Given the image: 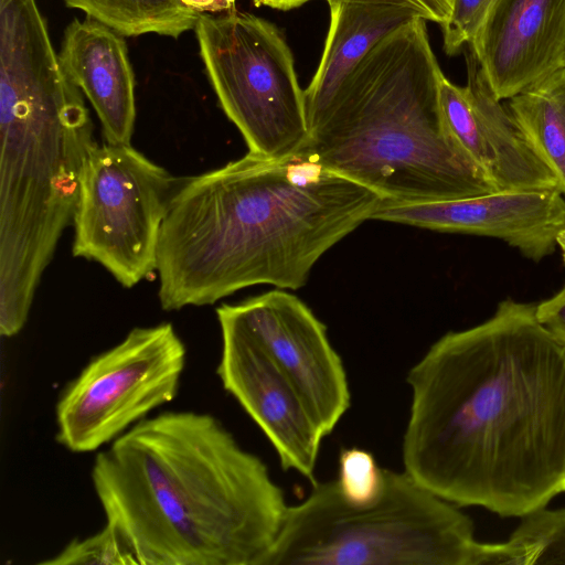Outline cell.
<instances>
[{
    "instance_id": "cell-1",
    "label": "cell",
    "mask_w": 565,
    "mask_h": 565,
    "mask_svg": "<svg viewBox=\"0 0 565 565\" xmlns=\"http://www.w3.org/2000/svg\"><path fill=\"white\" fill-rule=\"evenodd\" d=\"M511 298L408 371L404 470L457 507L524 516L565 491V348Z\"/></svg>"
},
{
    "instance_id": "cell-2",
    "label": "cell",
    "mask_w": 565,
    "mask_h": 565,
    "mask_svg": "<svg viewBox=\"0 0 565 565\" xmlns=\"http://www.w3.org/2000/svg\"><path fill=\"white\" fill-rule=\"evenodd\" d=\"M307 156L248 152L178 183L161 226L166 311L207 306L250 286L296 290L319 258L383 203Z\"/></svg>"
},
{
    "instance_id": "cell-3",
    "label": "cell",
    "mask_w": 565,
    "mask_h": 565,
    "mask_svg": "<svg viewBox=\"0 0 565 565\" xmlns=\"http://www.w3.org/2000/svg\"><path fill=\"white\" fill-rule=\"evenodd\" d=\"M92 482L137 565H263L288 509L258 456L189 411L131 426L97 454Z\"/></svg>"
},
{
    "instance_id": "cell-4",
    "label": "cell",
    "mask_w": 565,
    "mask_h": 565,
    "mask_svg": "<svg viewBox=\"0 0 565 565\" xmlns=\"http://www.w3.org/2000/svg\"><path fill=\"white\" fill-rule=\"evenodd\" d=\"M426 20L381 40L309 127L300 154L379 193L423 203L497 192L452 136Z\"/></svg>"
},
{
    "instance_id": "cell-5",
    "label": "cell",
    "mask_w": 565,
    "mask_h": 565,
    "mask_svg": "<svg viewBox=\"0 0 565 565\" xmlns=\"http://www.w3.org/2000/svg\"><path fill=\"white\" fill-rule=\"evenodd\" d=\"M83 93L0 102V334L24 327L41 277L73 221L97 145Z\"/></svg>"
},
{
    "instance_id": "cell-6",
    "label": "cell",
    "mask_w": 565,
    "mask_h": 565,
    "mask_svg": "<svg viewBox=\"0 0 565 565\" xmlns=\"http://www.w3.org/2000/svg\"><path fill=\"white\" fill-rule=\"evenodd\" d=\"M480 542L456 504L405 470L383 469L375 502L354 507L337 481L288 505L263 565H475Z\"/></svg>"
},
{
    "instance_id": "cell-7",
    "label": "cell",
    "mask_w": 565,
    "mask_h": 565,
    "mask_svg": "<svg viewBox=\"0 0 565 565\" xmlns=\"http://www.w3.org/2000/svg\"><path fill=\"white\" fill-rule=\"evenodd\" d=\"M206 75L248 152L285 159L309 140L305 92L280 31L248 12L202 13L195 28Z\"/></svg>"
},
{
    "instance_id": "cell-8",
    "label": "cell",
    "mask_w": 565,
    "mask_h": 565,
    "mask_svg": "<svg viewBox=\"0 0 565 565\" xmlns=\"http://www.w3.org/2000/svg\"><path fill=\"white\" fill-rule=\"evenodd\" d=\"M178 182L131 145H96L81 175L72 253L131 288L157 270L159 237Z\"/></svg>"
},
{
    "instance_id": "cell-9",
    "label": "cell",
    "mask_w": 565,
    "mask_h": 565,
    "mask_svg": "<svg viewBox=\"0 0 565 565\" xmlns=\"http://www.w3.org/2000/svg\"><path fill=\"white\" fill-rule=\"evenodd\" d=\"M186 349L169 322L137 327L96 355L56 404V439L89 452L118 438L178 394Z\"/></svg>"
},
{
    "instance_id": "cell-10",
    "label": "cell",
    "mask_w": 565,
    "mask_h": 565,
    "mask_svg": "<svg viewBox=\"0 0 565 565\" xmlns=\"http://www.w3.org/2000/svg\"><path fill=\"white\" fill-rule=\"evenodd\" d=\"M216 316L237 324L295 386L324 436L351 405L341 356L326 326L298 297L270 290L236 305L223 303Z\"/></svg>"
},
{
    "instance_id": "cell-11",
    "label": "cell",
    "mask_w": 565,
    "mask_h": 565,
    "mask_svg": "<svg viewBox=\"0 0 565 565\" xmlns=\"http://www.w3.org/2000/svg\"><path fill=\"white\" fill-rule=\"evenodd\" d=\"M223 387L262 429L284 470L315 484L318 454L326 437L303 399L271 359L231 320L217 317Z\"/></svg>"
},
{
    "instance_id": "cell-12",
    "label": "cell",
    "mask_w": 565,
    "mask_h": 565,
    "mask_svg": "<svg viewBox=\"0 0 565 565\" xmlns=\"http://www.w3.org/2000/svg\"><path fill=\"white\" fill-rule=\"evenodd\" d=\"M465 56L467 85L457 86L444 75L439 87L445 119L459 146L495 191H559L553 172L493 94L469 46Z\"/></svg>"
},
{
    "instance_id": "cell-13",
    "label": "cell",
    "mask_w": 565,
    "mask_h": 565,
    "mask_svg": "<svg viewBox=\"0 0 565 565\" xmlns=\"http://www.w3.org/2000/svg\"><path fill=\"white\" fill-rule=\"evenodd\" d=\"M371 220L498 238L527 259L540 262L557 246L565 225V199L557 190H543L497 191L423 203L383 201Z\"/></svg>"
},
{
    "instance_id": "cell-14",
    "label": "cell",
    "mask_w": 565,
    "mask_h": 565,
    "mask_svg": "<svg viewBox=\"0 0 565 565\" xmlns=\"http://www.w3.org/2000/svg\"><path fill=\"white\" fill-rule=\"evenodd\" d=\"M468 46L509 99L565 66V0H497Z\"/></svg>"
},
{
    "instance_id": "cell-15",
    "label": "cell",
    "mask_w": 565,
    "mask_h": 565,
    "mask_svg": "<svg viewBox=\"0 0 565 565\" xmlns=\"http://www.w3.org/2000/svg\"><path fill=\"white\" fill-rule=\"evenodd\" d=\"M122 36L94 19H74L58 52L65 74L89 100L111 145H130L136 120L135 76Z\"/></svg>"
},
{
    "instance_id": "cell-16",
    "label": "cell",
    "mask_w": 565,
    "mask_h": 565,
    "mask_svg": "<svg viewBox=\"0 0 565 565\" xmlns=\"http://www.w3.org/2000/svg\"><path fill=\"white\" fill-rule=\"evenodd\" d=\"M326 46L305 90L308 127L355 65L385 36L422 14L411 6L329 0Z\"/></svg>"
},
{
    "instance_id": "cell-17",
    "label": "cell",
    "mask_w": 565,
    "mask_h": 565,
    "mask_svg": "<svg viewBox=\"0 0 565 565\" xmlns=\"http://www.w3.org/2000/svg\"><path fill=\"white\" fill-rule=\"evenodd\" d=\"M507 100L511 116L565 195V66Z\"/></svg>"
},
{
    "instance_id": "cell-18",
    "label": "cell",
    "mask_w": 565,
    "mask_h": 565,
    "mask_svg": "<svg viewBox=\"0 0 565 565\" xmlns=\"http://www.w3.org/2000/svg\"><path fill=\"white\" fill-rule=\"evenodd\" d=\"M124 36L154 33L172 39L193 30L202 13L180 0H64Z\"/></svg>"
},
{
    "instance_id": "cell-19",
    "label": "cell",
    "mask_w": 565,
    "mask_h": 565,
    "mask_svg": "<svg viewBox=\"0 0 565 565\" xmlns=\"http://www.w3.org/2000/svg\"><path fill=\"white\" fill-rule=\"evenodd\" d=\"M507 541L518 565L565 564V509L525 514Z\"/></svg>"
},
{
    "instance_id": "cell-20",
    "label": "cell",
    "mask_w": 565,
    "mask_h": 565,
    "mask_svg": "<svg viewBox=\"0 0 565 565\" xmlns=\"http://www.w3.org/2000/svg\"><path fill=\"white\" fill-rule=\"evenodd\" d=\"M338 462L335 481L343 499L354 507L375 502L383 488V468L374 456L362 448H343Z\"/></svg>"
},
{
    "instance_id": "cell-21",
    "label": "cell",
    "mask_w": 565,
    "mask_h": 565,
    "mask_svg": "<svg viewBox=\"0 0 565 565\" xmlns=\"http://www.w3.org/2000/svg\"><path fill=\"white\" fill-rule=\"evenodd\" d=\"M45 565H137L128 546L109 524L97 533L70 542Z\"/></svg>"
},
{
    "instance_id": "cell-22",
    "label": "cell",
    "mask_w": 565,
    "mask_h": 565,
    "mask_svg": "<svg viewBox=\"0 0 565 565\" xmlns=\"http://www.w3.org/2000/svg\"><path fill=\"white\" fill-rule=\"evenodd\" d=\"M497 0H452L450 15L441 24L444 51L454 55L473 40Z\"/></svg>"
},
{
    "instance_id": "cell-23",
    "label": "cell",
    "mask_w": 565,
    "mask_h": 565,
    "mask_svg": "<svg viewBox=\"0 0 565 565\" xmlns=\"http://www.w3.org/2000/svg\"><path fill=\"white\" fill-rule=\"evenodd\" d=\"M539 322L565 348V285L535 308Z\"/></svg>"
},
{
    "instance_id": "cell-24",
    "label": "cell",
    "mask_w": 565,
    "mask_h": 565,
    "mask_svg": "<svg viewBox=\"0 0 565 565\" xmlns=\"http://www.w3.org/2000/svg\"><path fill=\"white\" fill-rule=\"evenodd\" d=\"M329 1V0H326ZM369 3H391L411 6L423 19L444 24L450 15L452 0H340Z\"/></svg>"
},
{
    "instance_id": "cell-25",
    "label": "cell",
    "mask_w": 565,
    "mask_h": 565,
    "mask_svg": "<svg viewBox=\"0 0 565 565\" xmlns=\"http://www.w3.org/2000/svg\"><path fill=\"white\" fill-rule=\"evenodd\" d=\"M200 13L228 12L224 0H180Z\"/></svg>"
},
{
    "instance_id": "cell-26",
    "label": "cell",
    "mask_w": 565,
    "mask_h": 565,
    "mask_svg": "<svg viewBox=\"0 0 565 565\" xmlns=\"http://www.w3.org/2000/svg\"><path fill=\"white\" fill-rule=\"evenodd\" d=\"M254 4L257 7L267 6L274 9L279 10H289L292 8H297L309 0H253Z\"/></svg>"
},
{
    "instance_id": "cell-27",
    "label": "cell",
    "mask_w": 565,
    "mask_h": 565,
    "mask_svg": "<svg viewBox=\"0 0 565 565\" xmlns=\"http://www.w3.org/2000/svg\"><path fill=\"white\" fill-rule=\"evenodd\" d=\"M556 243H557V246L562 250V256H563V260H564V264H565V225L559 231V233L557 235V238H556Z\"/></svg>"
},
{
    "instance_id": "cell-28",
    "label": "cell",
    "mask_w": 565,
    "mask_h": 565,
    "mask_svg": "<svg viewBox=\"0 0 565 565\" xmlns=\"http://www.w3.org/2000/svg\"><path fill=\"white\" fill-rule=\"evenodd\" d=\"M228 10L232 11L233 7H234V3H235V0H224Z\"/></svg>"
}]
</instances>
